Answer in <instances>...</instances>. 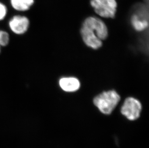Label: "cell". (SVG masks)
<instances>
[{
	"label": "cell",
	"mask_w": 149,
	"mask_h": 148,
	"mask_svg": "<svg viewBox=\"0 0 149 148\" xmlns=\"http://www.w3.org/2000/svg\"><path fill=\"white\" fill-rule=\"evenodd\" d=\"M120 99L116 91L110 90L102 92L95 97L93 102L102 113L109 115L117 105Z\"/></svg>",
	"instance_id": "obj_1"
},
{
	"label": "cell",
	"mask_w": 149,
	"mask_h": 148,
	"mask_svg": "<svg viewBox=\"0 0 149 148\" xmlns=\"http://www.w3.org/2000/svg\"><path fill=\"white\" fill-rule=\"evenodd\" d=\"M130 23L136 31H143L149 26V11L144 4H139L135 6L130 18Z\"/></svg>",
	"instance_id": "obj_2"
},
{
	"label": "cell",
	"mask_w": 149,
	"mask_h": 148,
	"mask_svg": "<svg viewBox=\"0 0 149 148\" xmlns=\"http://www.w3.org/2000/svg\"><path fill=\"white\" fill-rule=\"evenodd\" d=\"M92 7L98 15L106 18H113L116 13V0H91Z\"/></svg>",
	"instance_id": "obj_3"
},
{
	"label": "cell",
	"mask_w": 149,
	"mask_h": 148,
	"mask_svg": "<svg viewBox=\"0 0 149 148\" xmlns=\"http://www.w3.org/2000/svg\"><path fill=\"white\" fill-rule=\"evenodd\" d=\"M141 109V104L139 100L133 97H128L124 102L121 112L129 120H135L140 116Z\"/></svg>",
	"instance_id": "obj_4"
},
{
	"label": "cell",
	"mask_w": 149,
	"mask_h": 148,
	"mask_svg": "<svg viewBox=\"0 0 149 148\" xmlns=\"http://www.w3.org/2000/svg\"><path fill=\"white\" fill-rule=\"evenodd\" d=\"M82 25L95 31L101 41L105 39L108 36L107 26L102 20L97 17H88L84 20Z\"/></svg>",
	"instance_id": "obj_5"
},
{
	"label": "cell",
	"mask_w": 149,
	"mask_h": 148,
	"mask_svg": "<svg viewBox=\"0 0 149 148\" xmlns=\"http://www.w3.org/2000/svg\"><path fill=\"white\" fill-rule=\"evenodd\" d=\"M80 33L83 41L89 47L97 50L102 45V41L97 36L96 31L91 28L82 25Z\"/></svg>",
	"instance_id": "obj_6"
},
{
	"label": "cell",
	"mask_w": 149,
	"mask_h": 148,
	"mask_svg": "<svg viewBox=\"0 0 149 148\" xmlns=\"http://www.w3.org/2000/svg\"><path fill=\"white\" fill-rule=\"evenodd\" d=\"M8 25L12 32L17 35H22L28 30L30 21L27 17L15 15L9 20Z\"/></svg>",
	"instance_id": "obj_7"
},
{
	"label": "cell",
	"mask_w": 149,
	"mask_h": 148,
	"mask_svg": "<svg viewBox=\"0 0 149 148\" xmlns=\"http://www.w3.org/2000/svg\"><path fill=\"white\" fill-rule=\"evenodd\" d=\"M59 85L65 92H73L80 89V82L75 77H63L59 80Z\"/></svg>",
	"instance_id": "obj_8"
},
{
	"label": "cell",
	"mask_w": 149,
	"mask_h": 148,
	"mask_svg": "<svg viewBox=\"0 0 149 148\" xmlns=\"http://www.w3.org/2000/svg\"><path fill=\"white\" fill-rule=\"evenodd\" d=\"M13 8L18 11L28 10L33 4L34 0H10Z\"/></svg>",
	"instance_id": "obj_9"
},
{
	"label": "cell",
	"mask_w": 149,
	"mask_h": 148,
	"mask_svg": "<svg viewBox=\"0 0 149 148\" xmlns=\"http://www.w3.org/2000/svg\"><path fill=\"white\" fill-rule=\"evenodd\" d=\"M9 42V35L4 31L0 30V46H6Z\"/></svg>",
	"instance_id": "obj_10"
},
{
	"label": "cell",
	"mask_w": 149,
	"mask_h": 148,
	"mask_svg": "<svg viewBox=\"0 0 149 148\" xmlns=\"http://www.w3.org/2000/svg\"><path fill=\"white\" fill-rule=\"evenodd\" d=\"M7 12V7L3 3H0V21L5 18Z\"/></svg>",
	"instance_id": "obj_11"
},
{
	"label": "cell",
	"mask_w": 149,
	"mask_h": 148,
	"mask_svg": "<svg viewBox=\"0 0 149 148\" xmlns=\"http://www.w3.org/2000/svg\"><path fill=\"white\" fill-rule=\"evenodd\" d=\"M1 46H0V53H1Z\"/></svg>",
	"instance_id": "obj_12"
}]
</instances>
